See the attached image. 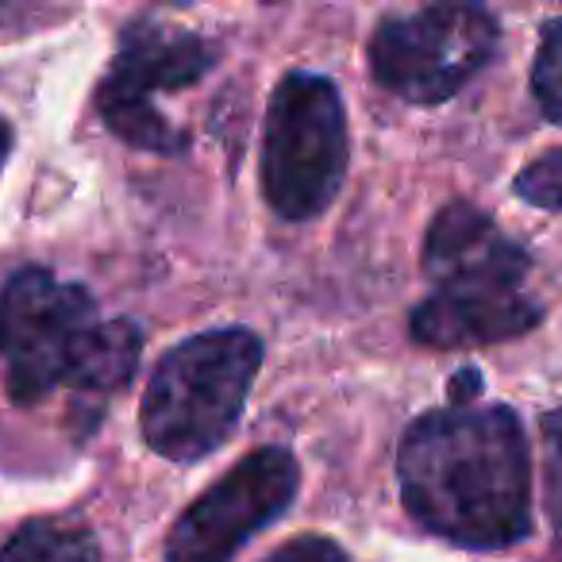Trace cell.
Returning a JSON list of instances; mask_svg holds the SVG:
<instances>
[{
  "instance_id": "cell-1",
  "label": "cell",
  "mask_w": 562,
  "mask_h": 562,
  "mask_svg": "<svg viewBox=\"0 0 562 562\" xmlns=\"http://www.w3.org/2000/svg\"><path fill=\"white\" fill-rule=\"evenodd\" d=\"M408 516L467 551H501L531 531V451L505 405H447L416 416L397 447Z\"/></svg>"
},
{
  "instance_id": "cell-2",
  "label": "cell",
  "mask_w": 562,
  "mask_h": 562,
  "mask_svg": "<svg viewBox=\"0 0 562 562\" xmlns=\"http://www.w3.org/2000/svg\"><path fill=\"white\" fill-rule=\"evenodd\" d=\"M143 331L132 321H101L78 281H58L43 266L12 273L0 290V362L16 405L55 390L109 397L132 382Z\"/></svg>"
},
{
  "instance_id": "cell-3",
  "label": "cell",
  "mask_w": 562,
  "mask_h": 562,
  "mask_svg": "<svg viewBox=\"0 0 562 562\" xmlns=\"http://www.w3.org/2000/svg\"><path fill=\"white\" fill-rule=\"evenodd\" d=\"M424 273L436 293L408 316V331L424 347L454 351L501 344L543 321L539 301L524 293L531 273L528 250L470 201H451L436 212L424 235Z\"/></svg>"
},
{
  "instance_id": "cell-4",
  "label": "cell",
  "mask_w": 562,
  "mask_h": 562,
  "mask_svg": "<svg viewBox=\"0 0 562 562\" xmlns=\"http://www.w3.org/2000/svg\"><path fill=\"white\" fill-rule=\"evenodd\" d=\"M262 367V339L250 328H216L181 339L158 359L143 393L139 428L155 454L201 462L232 439Z\"/></svg>"
},
{
  "instance_id": "cell-5",
  "label": "cell",
  "mask_w": 562,
  "mask_h": 562,
  "mask_svg": "<svg viewBox=\"0 0 562 562\" xmlns=\"http://www.w3.org/2000/svg\"><path fill=\"white\" fill-rule=\"evenodd\" d=\"M351 135L336 81L290 70L273 86L262 135V193L281 220H313L347 178Z\"/></svg>"
},
{
  "instance_id": "cell-6",
  "label": "cell",
  "mask_w": 562,
  "mask_h": 562,
  "mask_svg": "<svg viewBox=\"0 0 562 562\" xmlns=\"http://www.w3.org/2000/svg\"><path fill=\"white\" fill-rule=\"evenodd\" d=\"M216 58L220 47L204 35L158 20H135L120 35L112 70L97 89V112L127 147L150 155H181L189 147V135L158 112L155 97L196 86L216 66Z\"/></svg>"
},
{
  "instance_id": "cell-7",
  "label": "cell",
  "mask_w": 562,
  "mask_h": 562,
  "mask_svg": "<svg viewBox=\"0 0 562 562\" xmlns=\"http://www.w3.org/2000/svg\"><path fill=\"white\" fill-rule=\"evenodd\" d=\"M501 24L474 4H428L385 16L370 35V70L408 104H443L493 63Z\"/></svg>"
},
{
  "instance_id": "cell-8",
  "label": "cell",
  "mask_w": 562,
  "mask_h": 562,
  "mask_svg": "<svg viewBox=\"0 0 562 562\" xmlns=\"http://www.w3.org/2000/svg\"><path fill=\"white\" fill-rule=\"evenodd\" d=\"M297 490V454L290 447H258L178 516L162 562H232L258 531L290 513Z\"/></svg>"
},
{
  "instance_id": "cell-9",
  "label": "cell",
  "mask_w": 562,
  "mask_h": 562,
  "mask_svg": "<svg viewBox=\"0 0 562 562\" xmlns=\"http://www.w3.org/2000/svg\"><path fill=\"white\" fill-rule=\"evenodd\" d=\"M0 562H101V547L81 524L27 520L0 543Z\"/></svg>"
},
{
  "instance_id": "cell-10",
  "label": "cell",
  "mask_w": 562,
  "mask_h": 562,
  "mask_svg": "<svg viewBox=\"0 0 562 562\" xmlns=\"http://www.w3.org/2000/svg\"><path fill=\"white\" fill-rule=\"evenodd\" d=\"M531 93L551 124L562 127V20H551L531 63Z\"/></svg>"
},
{
  "instance_id": "cell-11",
  "label": "cell",
  "mask_w": 562,
  "mask_h": 562,
  "mask_svg": "<svg viewBox=\"0 0 562 562\" xmlns=\"http://www.w3.org/2000/svg\"><path fill=\"white\" fill-rule=\"evenodd\" d=\"M539 436H543V501L551 516L554 551L562 559V408H551L539 420Z\"/></svg>"
},
{
  "instance_id": "cell-12",
  "label": "cell",
  "mask_w": 562,
  "mask_h": 562,
  "mask_svg": "<svg viewBox=\"0 0 562 562\" xmlns=\"http://www.w3.org/2000/svg\"><path fill=\"white\" fill-rule=\"evenodd\" d=\"M516 196L536 209L547 212H562V147L547 150L543 158L528 162L520 173H516Z\"/></svg>"
},
{
  "instance_id": "cell-13",
  "label": "cell",
  "mask_w": 562,
  "mask_h": 562,
  "mask_svg": "<svg viewBox=\"0 0 562 562\" xmlns=\"http://www.w3.org/2000/svg\"><path fill=\"white\" fill-rule=\"evenodd\" d=\"M262 562H351L347 551L328 536H297L290 543H281Z\"/></svg>"
},
{
  "instance_id": "cell-14",
  "label": "cell",
  "mask_w": 562,
  "mask_h": 562,
  "mask_svg": "<svg viewBox=\"0 0 562 562\" xmlns=\"http://www.w3.org/2000/svg\"><path fill=\"white\" fill-rule=\"evenodd\" d=\"M470 393H482V378H477V370H470V367H462V374L451 382V401L454 405H470Z\"/></svg>"
},
{
  "instance_id": "cell-15",
  "label": "cell",
  "mask_w": 562,
  "mask_h": 562,
  "mask_svg": "<svg viewBox=\"0 0 562 562\" xmlns=\"http://www.w3.org/2000/svg\"><path fill=\"white\" fill-rule=\"evenodd\" d=\"M9 150H12V127H9V120L0 116V166H4V158H9Z\"/></svg>"
}]
</instances>
